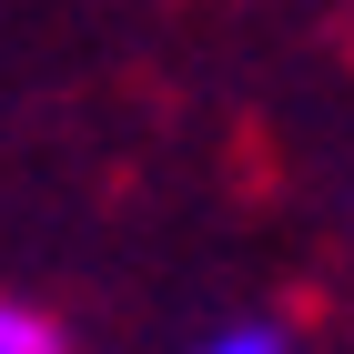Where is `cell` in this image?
Segmentation results:
<instances>
[{"label":"cell","instance_id":"2","mask_svg":"<svg viewBox=\"0 0 354 354\" xmlns=\"http://www.w3.org/2000/svg\"><path fill=\"white\" fill-rule=\"evenodd\" d=\"M203 354H294V344H283V324H263V314H243V324H223V334H213Z\"/></svg>","mask_w":354,"mask_h":354},{"label":"cell","instance_id":"1","mask_svg":"<svg viewBox=\"0 0 354 354\" xmlns=\"http://www.w3.org/2000/svg\"><path fill=\"white\" fill-rule=\"evenodd\" d=\"M0 354H71V344H61V324H51V314L0 304Z\"/></svg>","mask_w":354,"mask_h":354}]
</instances>
